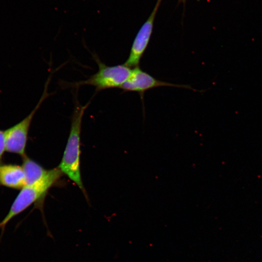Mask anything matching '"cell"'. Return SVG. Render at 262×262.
Here are the masks:
<instances>
[{
    "label": "cell",
    "mask_w": 262,
    "mask_h": 262,
    "mask_svg": "<svg viewBox=\"0 0 262 262\" xmlns=\"http://www.w3.org/2000/svg\"><path fill=\"white\" fill-rule=\"evenodd\" d=\"M22 168L25 178V185H32L42 180L47 174L48 170L45 169L38 163L28 157H22Z\"/></svg>",
    "instance_id": "obj_8"
},
{
    "label": "cell",
    "mask_w": 262,
    "mask_h": 262,
    "mask_svg": "<svg viewBox=\"0 0 262 262\" xmlns=\"http://www.w3.org/2000/svg\"><path fill=\"white\" fill-rule=\"evenodd\" d=\"M162 0H157L152 12L136 34L129 57L124 64L130 68L139 66L140 60L148 45L153 30L155 16Z\"/></svg>",
    "instance_id": "obj_5"
},
{
    "label": "cell",
    "mask_w": 262,
    "mask_h": 262,
    "mask_svg": "<svg viewBox=\"0 0 262 262\" xmlns=\"http://www.w3.org/2000/svg\"><path fill=\"white\" fill-rule=\"evenodd\" d=\"M62 174V172L58 167L49 170L47 174L42 180L32 185H25L21 189L13 202L8 213L0 222V243L8 222L44 196L48 190L60 178Z\"/></svg>",
    "instance_id": "obj_2"
},
{
    "label": "cell",
    "mask_w": 262,
    "mask_h": 262,
    "mask_svg": "<svg viewBox=\"0 0 262 262\" xmlns=\"http://www.w3.org/2000/svg\"><path fill=\"white\" fill-rule=\"evenodd\" d=\"M171 86L193 89L188 85L173 84L157 80L147 73L143 71L139 66L132 69L131 72L120 88L126 92H136L143 100L145 91L157 87Z\"/></svg>",
    "instance_id": "obj_6"
},
{
    "label": "cell",
    "mask_w": 262,
    "mask_h": 262,
    "mask_svg": "<svg viewBox=\"0 0 262 262\" xmlns=\"http://www.w3.org/2000/svg\"><path fill=\"white\" fill-rule=\"evenodd\" d=\"M0 185L10 188L21 189L25 186L22 166L14 164H0Z\"/></svg>",
    "instance_id": "obj_7"
},
{
    "label": "cell",
    "mask_w": 262,
    "mask_h": 262,
    "mask_svg": "<svg viewBox=\"0 0 262 262\" xmlns=\"http://www.w3.org/2000/svg\"><path fill=\"white\" fill-rule=\"evenodd\" d=\"M178 1H179V2H182L184 4L186 0H178Z\"/></svg>",
    "instance_id": "obj_10"
},
{
    "label": "cell",
    "mask_w": 262,
    "mask_h": 262,
    "mask_svg": "<svg viewBox=\"0 0 262 262\" xmlns=\"http://www.w3.org/2000/svg\"><path fill=\"white\" fill-rule=\"evenodd\" d=\"M95 60L98 66V72L86 80L69 83L70 87H78L90 85L95 87L96 91L120 88L131 72L132 69L124 64L108 66L102 63L97 57Z\"/></svg>",
    "instance_id": "obj_3"
},
{
    "label": "cell",
    "mask_w": 262,
    "mask_h": 262,
    "mask_svg": "<svg viewBox=\"0 0 262 262\" xmlns=\"http://www.w3.org/2000/svg\"><path fill=\"white\" fill-rule=\"evenodd\" d=\"M50 78L47 80L43 93L39 101L32 112L23 120L5 131L6 150L9 152L25 156L28 134L33 116L42 102L49 96L48 93Z\"/></svg>",
    "instance_id": "obj_4"
},
{
    "label": "cell",
    "mask_w": 262,
    "mask_h": 262,
    "mask_svg": "<svg viewBox=\"0 0 262 262\" xmlns=\"http://www.w3.org/2000/svg\"></svg>",
    "instance_id": "obj_11"
},
{
    "label": "cell",
    "mask_w": 262,
    "mask_h": 262,
    "mask_svg": "<svg viewBox=\"0 0 262 262\" xmlns=\"http://www.w3.org/2000/svg\"><path fill=\"white\" fill-rule=\"evenodd\" d=\"M6 150L5 131L0 130V160Z\"/></svg>",
    "instance_id": "obj_9"
},
{
    "label": "cell",
    "mask_w": 262,
    "mask_h": 262,
    "mask_svg": "<svg viewBox=\"0 0 262 262\" xmlns=\"http://www.w3.org/2000/svg\"><path fill=\"white\" fill-rule=\"evenodd\" d=\"M89 103L75 102L67 142L58 168L85 194L80 170V134L82 117Z\"/></svg>",
    "instance_id": "obj_1"
}]
</instances>
